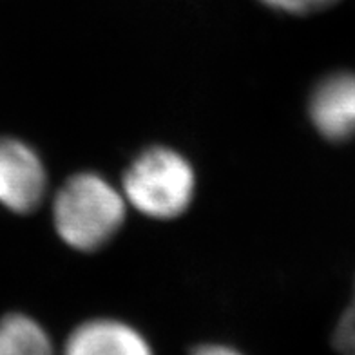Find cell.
<instances>
[{"mask_svg": "<svg viewBox=\"0 0 355 355\" xmlns=\"http://www.w3.org/2000/svg\"><path fill=\"white\" fill-rule=\"evenodd\" d=\"M127 201L107 178L78 173L67 180L53 201L58 238L80 252H94L111 241L125 221Z\"/></svg>", "mask_w": 355, "mask_h": 355, "instance_id": "cell-1", "label": "cell"}, {"mask_svg": "<svg viewBox=\"0 0 355 355\" xmlns=\"http://www.w3.org/2000/svg\"><path fill=\"white\" fill-rule=\"evenodd\" d=\"M196 191L191 162L164 145L136 156L123 174L122 194L129 205L153 220H174L187 211Z\"/></svg>", "mask_w": 355, "mask_h": 355, "instance_id": "cell-2", "label": "cell"}, {"mask_svg": "<svg viewBox=\"0 0 355 355\" xmlns=\"http://www.w3.org/2000/svg\"><path fill=\"white\" fill-rule=\"evenodd\" d=\"M47 171L37 150L17 138H0V205L29 214L42 203Z\"/></svg>", "mask_w": 355, "mask_h": 355, "instance_id": "cell-3", "label": "cell"}, {"mask_svg": "<svg viewBox=\"0 0 355 355\" xmlns=\"http://www.w3.org/2000/svg\"><path fill=\"white\" fill-rule=\"evenodd\" d=\"M309 116L315 131L334 144L355 138V73L337 71L324 76L309 98Z\"/></svg>", "mask_w": 355, "mask_h": 355, "instance_id": "cell-4", "label": "cell"}, {"mask_svg": "<svg viewBox=\"0 0 355 355\" xmlns=\"http://www.w3.org/2000/svg\"><path fill=\"white\" fill-rule=\"evenodd\" d=\"M64 355H153L149 343L127 322L93 319L71 334Z\"/></svg>", "mask_w": 355, "mask_h": 355, "instance_id": "cell-5", "label": "cell"}, {"mask_svg": "<svg viewBox=\"0 0 355 355\" xmlns=\"http://www.w3.org/2000/svg\"><path fill=\"white\" fill-rule=\"evenodd\" d=\"M0 355H53L51 339L35 319L10 313L0 319Z\"/></svg>", "mask_w": 355, "mask_h": 355, "instance_id": "cell-6", "label": "cell"}, {"mask_svg": "<svg viewBox=\"0 0 355 355\" xmlns=\"http://www.w3.org/2000/svg\"><path fill=\"white\" fill-rule=\"evenodd\" d=\"M270 10L286 15H312L336 6L339 0H259Z\"/></svg>", "mask_w": 355, "mask_h": 355, "instance_id": "cell-7", "label": "cell"}, {"mask_svg": "<svg viewBox=\"0 0 355 355\" xmlns=\"http://www.w3.org/2000/svg\"><path fill=\"white\" fill-rule=\"evenodd\" d=\"M334 346L341 355H355V303L345 310L337 322Z\"/></svg>", "mask_w": 355, "mask_h": 355, "instance_id": "cell-8", "label": "cell"}, {"mask_svg": "<svg viewBox=\"0 0 355 355\" xmlns=\"http://www.w3.org/2000/svg\"><path fill=\"white\" fill-rule=\"evenodd\" d=\"M192 355H243V354H239L238 350H234V348H229V346H223V345H203L192 352Z\"/></svg>", "mask_w": 355, "mask_h": 355, "instance_id": "cell-9", "label": "cell"}]
</instances>
